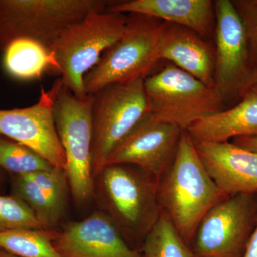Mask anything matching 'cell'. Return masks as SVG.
Listing matches in <instances>:
<instances>
[{
  "mask_svg": "<svg viewBox=\"0 0 257 257\" xmlns=\"http://www.w3.org/2000/svg\"><path fill=\"white\" fill-rule=\"evenodd\" d=\"M122 36L101 55L84 77V92L93 95L115 83L145 79L158 56L160 20L138 14H127Z\"/></svg>",
  "mask_w": 257,
  "mask_h": 257,
  "instance_id": "obj_5",
  "label": "cell"
},
{
  "mask_svg": "<svg viewBox=\"0 0 257 257\" xmlns=\"http://www.w3.org/2000/svg\"><path fill=\"white\" fill-rule=\"evenodd\" d=\"M3 64L10 75L21 80L40 79L47 71L57 73L53 54L29 39L10 42L4 50Z\"/></svg>",
  "mask_w": 257,
  "mask_h": 257,
  "instance_id": "obj_18",
  "label": "cell"
},
{
  "mask_svg": "<svg viewBox=\"0 0 257 257\" xmlns=\"http://www.w3.org/2000/svg\"><path fill=\"white\" fill-rule=\"evenodd\" d=\"M231 143L248 151L257 154V136L240 137L231 140Z\"/></svg>",
  "mask_w": 257,
  "mask_h": 257,
  "instance_id": "obj_26",
  "label": "cell"
},
{
  "mask_svg": "<svg viewBox=\"0 0 257 257\" xmlns=\"http://www.w3.org/2000/svg\"><path fill=\"white\" fill-rule=\"evenodd\" d=\"M150 112L187 130L196 121L223 110L214 88L172 64L144 79Z\"/></svg>",
  "mask_w": 257,
  "mask_h": 257,
  "instance_id": "obj_7",
  "label": "cell"
},
{
  "mask_svg": "<svg viewBox=\"0 0 257 257\" xmlns=\"http://www.w3.org/2000/svg\"><path fill=\"white\" fill-rule=\"evenodd\" d=\"M247 35L251 62L257 69V0H232ZM255 71V70H254Z\"/></svg>",
  "mask_w": 257,
  "mask_h": 257,
  "instance_id": "obj_25",
  "label": "cell"
},
{
  "mask_svg": "<svg viewBox=\"0 0 257 257\" xmlns=\"http://www.w3.org/2000/svg\"><path fill=\"white\" fill-rule=\"evenodd\" d=\"M127 20V14L94 11L62 32L52 52L62 84L74 95L87 96L84 76L122 36Z\"/></svg>",
  "mask_w": 257,
  "mask_h": 257,
  "instance_id": "obj_4",
  "label": "cell"
},
{
  "mask_svg": "<svg viewBox=\"0 0 257 257\" xmlns=\"http://www.w3.org/2000/svg\"><path fill=\"white\" fill-rule=\"evenodd\" d=\"M226 197L206 170L192 138L184 130L175 159L158 182L161 212L190 247L202 218Z\"/></svg>",
  "mask_w": 257,
  "mask_h": 257,
  "instance_id": "obj_1",
  "label": "cell"
},
{
  "mask_svg": "<svg viewBox=\"0 0 257 257\" xmlns=\"http://www.w3.org/2000/svg\"><path fill=\"white\" fill-rule=\"evenodd\" d=\"M199 156L226 197L257 192V154L231 142L194 144Z\"/></svg>",
  "mask_w": 257,
  "mask_h": 257,
  "instance_id": "obj_14",
  "label": "cell"
},
{
  "mask_svg": "<svg viewBox=\"0 0 257 257\" xmlns=\"http://www.w3.org/2000/svg\"><path fill=\"white\" fill-rule=\"evenodd\" d=\"M28 176L46 194L59 214L63 216L67 207L69 189L65 170L54 167L50 170L40 171Z\"/></svg>",
  "mask_w": 257,
  "mask_h": 257,
  "instance_id": "obj_24",
  "label": "cell"
},
{
  "mask_svg": "<svg viewBox=\"0 0 257 257\" xmlns=\"http://www.w3.org/2000/svg\"><path fill=\"white\" fill-rule=\"evenodd\" d=\"M111 3L107 0H0V50L4 51L15 40L29 39L52 52L66 29L92 12L106 10Z\"/></svg>",
  "mask_w": 257,
  "mask_h": 257,
  "instance_id": "obj_3",
  "label": "cell"
},
{
  "mask_svg": "<svg viewBox=\"0 0 257 257\" xmlns=\"http://www.w3.org/2000/svg\"><path fill=\"white\" fill-rule=\"evenodd\" d=\"M257 225V192L224 198L198 225L190 247L194 257H243Z\"/></svg>",
  "mask_w": 257,
  "mask_h": 257,
  "instance_id": "obj_9",
  "label": "cell"
},
{
  "mask_svg": "<svg viewBox=\"0 0 257 257\" xmlns=\"http://www.w3.org/2000/svg\"><path fill=\"white\" fill-rule=\"evenodd\" d=\"M214 5V88L226 103L242 98L249 89L255 69L246 30L232 0H217Z\"/></svg>",
  "mask_w": 257,
  "mask_h": 257,
  "instance_id": "obj_10",
  "label": "cell"
},
{
  "mask_svg": "<svg viewBox=\"0 0 257 257\" xmlns=\"http://www.w3.org/2000/svg\"><path fill=\"white\" fill-rule=\"evenodd\" d=\"M93 95L92 172L95 179L108 157L150 110L144 79L115 83Z\"/></svg>",
  "mask_w": 257,
  "mask_h": 257,
  "instance_id": "obj_8",
  "label": "cell"
},
{
  "mask_svg": "<svg viewBox=\"0 0 257 257\" xmlns=\"http://www.w3.org/2000/svg\"><path fill=\"white\" fill-rule=\"evenodd\" d=\"M250 88H256L257 89V69H255L254 72H253L252 79H251V83H250L249 89Z\"/></svg>",
  "mask_w": 257,
  "mask_h": 257,
  "instance_id": "obj_28",
  "label": "cell"
},
{
  "mask_svg": "<svg viewBox=\"0 0 257 257\" xmlns=\"http://www.w3.org/2000/svg\"><path fill=\"white\" fill-rule=\"evenodd\" d=\"M186 131L194 144L257 136V89L250 88L237 104L196 121Z\"/></svg>",
  "mask_w": 257,
  "mask_h": 257,
  "instance_id": "obj_17",
  "label": "cell"
},
{
  "mask_svg": "<svg viewBox=\"0 0 257 257\" xmlns=\"http://www.w3.org/2000/svg\"><path fill=\"white\" fill-rule=\"evenodd\" d=\"M0 257H19L16 255L13 254V253L8 252L5 250L0 249Z\"/></svg>",
  "mask_w": 257,
  "mask_h": 257,
  "instance_id": "obj_29",
  "label": "cell"
},
{
  "mask_svg": "<svg viewBox=\"0 0 257 257\" xmlns=\"http://www.w3.org/2000/svg\"><path fill=\"white\" fill-rule=\"evenodd\" d=\"M140 251L143 257H194L192 248L162 213Z\"/></svg>",
  "mask_w": 257,
  "mask_h": 257,
  "instance_id": "obj_20",
  "label": "cell"
},
{
  "mask_svg": "<svg viewBox=\"0 0 257 257\" xmlns=\"http://www.w3.org/2000/svg\"><path fill=\"white\" fill-rule=\"evenodd\" d=\"M55 166L31 149L0 137V167L16 175H28Z\"/></svg>",
  "mask_w": 257,
  "mask_h": 257,
  "instance_id": "obj_22",
  "label": "cell"
},
{
  "mask_svg": "<svg viewBox=\"0 0 257 257\" xmlns=\"http://www.w3.org/2000/svg\"><path fill=\"white\" fill-rule=\"evenodd\" d=\"M106 10L163 20L190 29L205 39L215 30V5L211 0L111 1Z\"/></svg>",
  "mask_w": 257,
  "mask_h": 257,
  "instance_id": "obj_16",
  "label": "cell"
},
{
  "mask_svg": "<svg viewBox=\"0 0 257 257\" xmlns=\"http://www.w3.org/2000/svg\"><path fill=\"white\" fill-rule=\"evenodd\" d=\"M20 229H45L20 198L0 195V232Z\"/></svg>",
  "mask_w": 257,
  "mask_h": 257,
  "instance_id": "obj_23",
  "label": "cell"
},
{
  "mask_svg": "<svg viewBox=\"0 0 257 257\" xmlns=\"http://www.w3.org/2000/svg\"><path fill=\"white\" fill-rule=\"evenodd\" d=\"M160 60H167L214 88L215 47L205 38L180 25L162 22L159 40Z\"/></svg>",
  "mask_w": 257,
  "mask_h": 257,
  "instance_id": "obj_15",
  "label": "cell"
},
{
  "mask_svg": "<svg viewBox=\"0 0 257 257\" xmlns=\"http://www.w3.org/2000/svg\"><path fill=\"white\" fill-rule=\"evenodd\" d=\"M158 182L138 167L122 164L106 165L94 179L100 210L133 249L140 251L160 217Z\"/></svg>",
  "mask_w": 257,
  "mask_h": 257,
  "instance_id": "obj_2",
  "label": "cell"
},
{
  "mask_svg": "<svg viewBox=\"0 0 257 257\" xmlns=\"http://www.w3.org/2000/svg\"><path fill=\"white\" fill-rule=\"evenodd\" d=\"M243 257H257V225Z\"/></svg>",
  "mask_w": 257,
  "mask_h": 257,
  "instance_id": "obj_27",
  "label": "cell"
},
{
  "mask_svg": "<svg viewBox=\"0 0 257 257\" xmlns=\"http://www.w3.org/2000/svg\"><path fill=\"white\" fill-rule=\"evenodd\" d=\"M13 195L20 198L30 208L45 229H55L62 216L31 177L16 175L13 181Z\"/></svg>",
  "mask_w": 257,
  "mask_h": 257,
  "instance_id": "obj_21",
  "label": "cell"
},
{
  "mask_svg": "<svg viewBox=\"0 0 257 257\" xmlns=\"http://www.w3.org/2000/svg\"><path fill=\"white\" fill-rule=\"evenodd\" d=\"M93 104L94 95L78 97L62 84L54 108L56 128L67 162L69 189L79 206L94 197Z\"/></svg>",
  "mask_w": 257,
  "mask_h": 257,
  "instance_id": "obj_6",
  "label": "cell"
},
{
  "mask_svg": "<svg viewBox=\"0 0 257 257\" xmlns=\"http://www.w3.org/2000/svg\"><path fill=\"white\" fill-rule=\"evenodd\" d=\"M62 82L42 88L36 104L22 109H0V135L31 149L56 167L65 170V155L56 128L54 108Z\"/></svg>",
  "mask_w": 257,
  "mask_h": 257,
  "instance_id": "obj_11",
  "label": "cell"
},
{
  "mask_svg": "<svg viewBox=\"0 0 257 257\" xmlns=\"http://www.w3.org/2000/svg\"><path fill=\"white\" fill-rule=\"evenodd\" d=\"M54 248L62 257H143L125 241L104 211L70 221L57 231Z\"/></svg>",
  "mask_w": 257,
  "mask_h": 257,
  "instance_id": "obj_13",
  "label": "cell"
},
{
  "mask_svg": "<svg viewBox=\"0 0 257 257\" xmlns=\"http://www.w3.org/2000/svg\"><path fill=\"white\" fill-rule=\"evenodd\" d=\"M56 229H20L0 232V249L19 257H62L54 248Z\"/></svg>",
  "mask_w": 257,
  "mask_h": 257,
  "instance_id": "obj_19",
  "label": "cell"
},
{
  "mask_svg": "<svg viewBox=\"0 0 257 257\" xmlns=\"http://www.w3.org/2000/svg\"><path fill=\"white\" fill-rule=\"evenodd\" d=\"M183 131L150 112L115 149L105 166H135L159 181L175 159Z\"/></svg>",
  "mask_w": 257,
  "mask_h": 257,
  "instance_id": "obj_12",
  "label": "cell"
}]
</instances>
